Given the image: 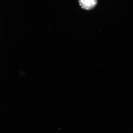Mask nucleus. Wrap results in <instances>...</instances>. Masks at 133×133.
I'll return each mask as SVG.
<instances>
[{
	"label": "nucleus",
	"instance_id": "obj_1",
	"mask_svg": "<svg viewBox=\"0 0 133 133\" xmlns=\"http://www.w3.org/2000/svg\"><path fill=\"white\" fill-rule=\"evenodd\" d=\"M80 6L83 9L89 10L95 7L97 0H79Z\"/></svg>",
	"mask_w": 133,
	"mask_h": 133
}]
</instances>
